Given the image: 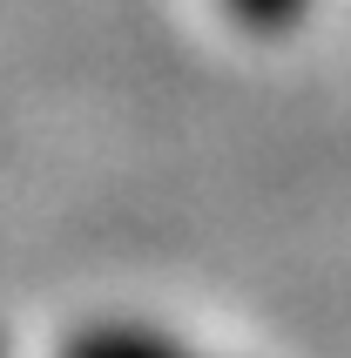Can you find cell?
<instances>
[{"label": "cell", "mask_w": 351, "mask_h": 358, "mask_svg": "<svg viewBox=\"0 0 351 358\" xmlns=\"http://www.w3.org/2000/svg\"><path fill=\"white\" fill-rule=\"evenodd\" d=\"M61 358H203V352L162 338L156 324H88L61 345Z\"/></svg>", "instance_id": "6da1fadb"}, {"label": "cell", "mask_w": 351, "mask_h": 358, "mask_svg": "<svg viewBox=\"0 0 351 358\" xmlns=\"http://www.w3.org/2000/svg\"><path fill=\"white\" fill-rule=\"evenodd\" d=\"M0 358H7V331H0Z\"/></svg>", "instance_id": "7a4b0ae2"}]
</instances>
